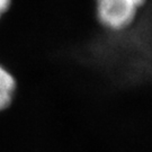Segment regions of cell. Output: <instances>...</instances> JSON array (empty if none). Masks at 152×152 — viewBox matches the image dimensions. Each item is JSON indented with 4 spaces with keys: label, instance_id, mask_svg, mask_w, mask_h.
Wrapping results in <instances>:
<instances>
[{
    "label": "cell",
    "instance_id": "cell-1",
    "mask_svg": "<svg viewBox=\"0 0 152 152\" xmlns=\"http://www.w3.org/2000/svg\"><path fill=\"white\" fill-rule=\"evenodd\" d=\"M95 15L103 28L124 32L136 22L148 0H94Z\"/></svg>",
    "mask_w": 152,
    "mask_h": 152
},
{
    "label": "cell",
    "instance_id": "cell-2",
    "mask_svg": "<svg viewBox=\"0 0 152 152\" xmlns=\"http://www.w3.org/2000/svg\"><path fill=\"white\" fill-rule=\"evenodd\" d=\"M17 91L15 76L0 63V113L10 107Z\"/></svg>",
    "mask_w": 152,
    "mask_h": 152
},
{
    "label": "cell",
    "instance_id": "cell-3",
    "mask_svg": "<svg viewBox=\"0 0 152 152\" xmlns=\"http://www.w3.org/2000/svg\"><path fill=\"white\" fill-rule=\"evenodd\" d=\"M12 0H0V19L10 9Z\"/></svg>",
    "mask_w": 152,
    "mask_h": 152
}]
</instances>
